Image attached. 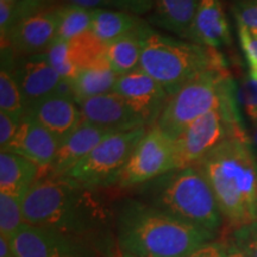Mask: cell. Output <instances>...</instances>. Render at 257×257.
Returning <instances> with one entry per match:
<instances>
[{
	"label": "cell",
	"mask_w": 257,
	"mask_h": 257,
	"mask_svg": "<svg viewBox=\"0 0 257 257\" xmlns=\"http://www.w3.org/2000/svg\"><path fill=\"white\" fill-rule=\"evenodd\" d=\"M232 10L237 24L257 34V0H238Z\"/></svg>",
	"instance_id": "obj_30"
},
{
	"label": "cell",
	"mask_w": 257,
	"mask_h": 257,
	"mask_svg": "<svg viewBox=\"0 0 257 257\" xmlns=\"http://www.w3.org/2000/svg\"><path fill=\"white\" fill-rule=\"evenodd\" d=\"M233 96L234 85L226 68L207 70L169 96L156 125L175 140L193 121Z\"/></svg>",
	"instance_id": "obj_6"
},
{
	"label": "cell",
	"mask_w": 257,
	"mask_h": 257,
	"mask_svg": "<svg viewBox=\"0 0 257 257\" xmlns=\"http://www.w3.org/2000/svg\"><path fill=\"white\" fill-rule=\"evenodd\" d=\"M251 76H253V78H256V79H257V73L255 74V75H251Z\"/></svg>",
	"instance_id": "obj_39"
},
{
	"label": "cell",
	"mask_w": 257,
	"mask_h": 257,
	"mask_svg": "<svg viewBox=\"0 0 257 257\" xmlns=\"http://www.w3.org/2000/svg\"><path fill=\"white\" fill-rule=\"evenodd\" d=\"M14 53L10 49H2V69H0V112L12 114L23 119L27 114L23 94L15 76Z\"/></svg>",
	"instance_id": "obj_24"
},
{
	"label": "cell",
	"mask_w": 257,
	"mask_h": 257,
	"mask_svg": "<svg viewBox=\"0 0 257 257\" xmlns=\"http://www.w3.org/2000/svg\"><path fill=\"white\" fill-rule=\"evenodd\" d=\"M147 22L130 34L124 35L105 46L104 57L118 75L140 68L142 57V29Z\"/></svg>",
	"instance_id": "obj_23"
},
{
	"label": "cell",
	"mask_w": 257,
	"mask_h": 257,
	"mask_svg": "<svg viewBox=\"0 0 257 257\" xmlns=\"http://www.w3.org/2000/svg\"><path fill=\"white\" fill-rule=\"evenodd\" d=\"M114 92L123 96L147 127L157 123L169 99L166 89L141 67L118 76Z\"/></svg>",
	"instance_id": "obj_12"
},
{
	"label": "cell",
	"mask_w": 257,
	"mask_h": 257,
	"mask_svg": "<svg viewBox=\"0 0 257 257\" xmlns=\"http://www.w3.org/2000/svg\"><path fill=\"white\" fill-rule=\"evenodd\" d=\"M82 121L98 126L107 133H123L147 127L140 115L135 113L123 96L111 92L79 102Z\"/></svg>",
	"instance_id": "obj_13"
},
{
	"label": "cell",
	"mask_w": 257,
	"mask_h": 257,
	"mask_svg": "<svg viewBox=\"0 0 257 257\" xmlns=\"http://www.w3.org/2000/svg\"><path fill=\"white\" fill-rule=\"evenodd\" d=\"M148 184L149 205L211 232L220 227L224 218L216 195L197 166L172 170Z\"/></svg>",
	"instance_id": "obj_5"
},
{
	"label": "cell",
	"mask_w": 257,
	"mask_h": 257,
	"mask_svg": "<svg viewBox=\"0 0 257 257\" xmlns=\"http://www.w3.org/2000/svg\"><path fill=\"white\" fill-rule=\"evenodd\" d=\"M68 4H73L76 6L88 10H96V9H107L108 6L114 8V0H64Z\"/></svg>",
	"instance_id": "obj_35"
},
{
	"label": "cell",
	"mask_w": 257,
	"mask_h": 257,
	"mask_svg": "<svg viewBox=\"0 0 257 257\" xmlns=\"http://www.w3.org/2000/svg\"><path fill=\"white\" fill-rule=\"evenodd\" d=\"M8 2H17V0H8Z\"/></svg>",
	"instance_id": "obj_41"
},
{
	"label": "cell",
	"mask_w": 257,
	"mask_h": 257,
	"mask_svg": "<svg viewBox=\"0 0 257 257\" xmlns=\"http://www.w3.org/2000/svg\"><path fill=\"white\" fill-rule=\"evenodd\" d=\"M141 68L173 95L195 76L211 69L226 68L218 50L157 31L149 23L142 29Z\"/></svg>",
	"instance_id": "obj_4"
},
{
	"label": "cell",
	"mask_w": 257,
	"mask_h": 257,
	"mask_svg": "<svg viewBox=\"0 0 257 257\" xmlns=\"http://www.w3.org/2000/svg\"><path fill=\"white\" fill-rule=\"evenodd\" d=\"M172 170H175L174 140L155 124L147 127L115 186L131 188L146 185Z\"/></svg>",
	"instance_id": "obj_10"
},
{
	"label": "cell",
	"mask_w": 257,
	"mask_h": 257,
	"mask_svg": "<svg viewBox=\"0 0 257 257\" xmlns=\"http://www.w3.org/2000/svg\"><path fill=\"white\" fill-rule=\"evenodd\" d=\"M200 0H154L149 24L187 40Z\"/></svg>",
	"instance_id": "obj_19"
},
{
	"label": "cell",
	"mask_w": 257,
	"mask_h": 257,
	"mask_svg": "<svg viewBox=\"0 0 257 257\" xmlns=\"http://www.w3.org/2000/svg\"><path fill=\"white\" fill-rule=\"evenodd\" d=\"M0 257H16L10 243L4 238H0Z\"/></svg>",
	"instance_id": "obj_36"
},
{
	"label": "cell",
	"mask_w": 257,
	"mask_h": 257,
	"mask_svg": "<svg viewBox=\"0 0 257 257\" xmlns=\"http://www.w3.org/2000/svg\"><path fill=\"white\" fill-rule=\"evenodd\" d=\"M40 55L48 61V63L60 74L62 79H73L81 70L76 62L70 42L55 40V42Z\"/></svg>",
	"instance_id": "obj_27"
},
{
	"label": "cell",
	"mask_w": 257,
	"mask_h": 257,
	"mask_svg": "<svg viewBox=\"0 0 257 257\" xmlns=\"http://www.w3.org/2000/svg\"><path fill=\"white\" fill-rule=\"evenodd\" d=\"M117 231L120 250L131 257H186L216 236L135 199L120 205Z\"/></svg>",
	"instance_id": "obj_2"
},
{
	"label": "cell",
	"mask_w": 257,
	"mask_h": 257,
	"mask_svg": "<svg viewBox=\"0 0 257 257\" xmlns=\"http://www.w3.org/2000/svg\"><path fill=\"white\" fill-rule=\"evenodd\" d=\"M240 99H242L244 110L251 121H257V79L249 75L243 82L240 88Z\"/></svg>",
	"instance_id": "obj_31"
},
{
	"label": "cell",
	"mask_w": 257,
	"mask_h": 257,
	"mask_svg": "<svg viewBox=\"0 0 257 257\" xmlns=\"http://www.w3.org/2000/svg\"><path fill=\"white\" fill-rule=\"evenodd\" d=\"M153 5L154 0H114V8L136 16H143L152 12Z\"/></svg>",
	"instance_id": "obj_33"
},
{
	"label": "cell",
	"mask_w": 257,
	"mask_h": 257,
	"mask_svg": "<svg viewBox=\"0 0 257 257\" xmlns=\"http://www.w3.org/2000/svg\"><path fill=\"white\" fill-rule=\"evenodd\" d=\"M252 147L257 150V121H252V138H251Z\"/></svg>",
	"instance_id": "obj_37"
},
{
	"label": "cell",
	"mask_w": 257,
	"mask_h": 257,
	"mask_svg": "<svg viewBox=\"0 0 257 257\" xmlns=\"http://www.w3.org/2000/svg\"><path fill=\"white\" fill-rule=\"evenodd\" d=\"M14 72L23 94L27 113L38 102L53 95L62 81L60 74L41 55L21 57L15 63Z\"/></svg>",
	"instance_id": "obj_15"
},
{
	"label": "cell",
	"mask_w": 257,
	"mask_h": 257,
	"mask_svg": "<svg viewBox=\"0 0 257 257\" xmlns=\"http://www.w3.org/2000/svg\"><path fill=\"white\" fill-rule=\"evenodd\" d=\"M230 257H248L245 256L244 253H242L240 251H238L236 248H233L232 245L230 246Z\"/></svg>",
	"instance_id": "obj_38"
},
{
	"label": "cell",
	"mask_w": 257,
	"mask_h": 257,
	"mask_svg": "<svg viewBox=\"0 0 257 257\" xmlns=\"http://www.w3.org/2000/svg\"><path fill=\"white\" fill-rule=\"evenodd\" d=\"M108 134L100 127L82 121L61 141L55 159L44 175L66 176Z\"/></svg>",
	"instance_id": "obj_17"
},
{
	"label": "cell",
	"mask_w": 257,
	"mask_h": 257,
	"mask_svg": "<svg viewBox=\"0 0 257 257\" xmlns=\"http://www.w3.org/2000/svg\"><path fill=\"white\" fill-rule=\"evenodd\" d=\"M146 130L147 127H138L108 134L66 176L88 188L115 186Z\"/></svg>",
	"instance_id": "obj_9"
},
{
	"label": "cell",
	"mask_w": 257,
	"mask_h": 257,
	"mask_svg": "<svg viewBox=\"0 0 257 257\" xmlns=\"http://www.w3.org/2000/svg\"><path fill=\"white\" fill-rule=\"evenodd\" d=\"M144 22L140 16L123 10H93L91 34L102 44H108L124 35L130 34Z\"/></svg>",
	"instance_id": "obj_22"
},
{
	"label": "cell",
	"mask_w": 257,
	"mask_h": 257,
	"mask_svg": "<svg viewBox=\"0 0 257 257\" xmlns=\"http://www.w3.org/2000/svg\"><path fill=\"white\" fill-rule=\"evenodd\" d=\"M221 216L234 229L257 223V157L246 134L232 136L198 163Z\"/></svg>",
	"instance_id": "obj_3"
},
{
	"label": "cell",
	"mask_w": 257,
	"mask_h": 257,
	"mask_svg": "<svg viewBox=\"0 0 257 257\" xmlns=\"http://www.w3.org/2000/svg\"><path fill=\"white\" fill-rule=\"evenodd\" d=\"M60 140L37 120L25 114L9 146L2 152H11L32 161L41 169V176L49 170L55 159Z\"/></svg>",
	"instance_id": "obj_14"
},
{
	"label": "cell",
	"mask_w": 257,
	"mask_h": 257,
	"mask_svg": "<svg viewBox=\"0 0 257 257\" xmlns=\"http://www.w3.org/2000/svg\"><path fill=\"white\" fill-rule=\"evenodd\" d=\"M21 120L15 115L0 112V149L3 150L9 146L17 133Z\"/></svg>",
	"instance_id": "obj_32"
},
{
	"label": "cell",
	"mask_w": 257,
	"mask_h": 257,
	"mask_svg": "<svg viewBox=\"0 0 257 257\" xmlns=\"http://www.w3.org/2000/svg\"><path fill=\"white\" fill-rule=\"evenodd\" d=\"M37 165L18 154L0 153V192L23 198L40 179Z\"/></svg>",
	"instance_id": "obj_20"
},
{
	"label": "cell",
	"mask_w": 257,
	"mask_h": 257,
	"mask_svg": "<svg viewBox=\"0 0 257 257\" xmlns=\"http://www.w3.org/2000/svg\"><path fill=\"white\" fill-rule=\"evenodd\" d=\"M186 257H230V246L220 242H208Z\"/></svg>",
	"instance_id": "obj_34"
},
{
	"label": "cell",
	"mask_w": 257,
	"mask_h": 257,
	"mask_svg": "<svg viewBox=\"0 0 257 257\" xmlns=\"http://www.w3.org/2000/svg\"><path fill=\"white\" fill-rule=\"evenodd\" d=\"M27 114L55 135L60 143L82 123L79 105L72 98L57 94L38 102Z\"/></svg>",
	"instance_id": "obj_18"
},
{
	"label": "cell",
	"mask_w": 257,
	"mask_h": 257,
	"mask_svg": "<svg viewBox=\"0 0 257 257\" xmlns=\"http://www.w3.org/2000/svg\"><path fill=\"white\" fill-rule=\"evenodd\" d=\"M123 257H131V256H128V255H124V253H123Z\"/></svg>",
	"instance_id": "obj_40"
},
{
	"label": "cell",
	"mask_w": 257,
	"mask_h": 257,
	"mask_svg": "<svg viewBox=\"0 0 257 257\" xmlns=\"http://www.w3.org/2000/svg\"><path fill=\"white\" fill-rule=\"evenodd\" d=\"M233 248L248 257H257V223L234 230Z\"/></svg>",
	"instance_id": "obj_28"
},
{
	"label": "cell",
	"mask_w": 257,
	"mask_h": 257,
	"mask_svg": "<svg viewBox=\"0 0 257 257\" xmlns=\"http://www.w3.org/2000/svg\"><path fill=\"white\" fill-rule=\"evenodd\" d=\"M93 10L66 3L60 12L56 40L70 42L91 32Z\"/></svg>",
	"instance_id": "obj_25"
},
{
	"label": "cell",
	"mask_w": 257,
	"mask_h": 257,
	"mask_svg": "<svg viewBox=\"0 0 257 257\" xmlns=\"http://www.w3.org/2000/svg\"><path fill=\"white\" fill-rule=\"evenodd\" d=\"M237 30H238L240 46L248 61L250 75H255L257 73V34L242 24H237Z\"/></svg>",
	"instance_id": "obj_29"
},
{
	"label": "cell",
	"mask_w": 257,
	"mask_h": 257,
	"mask_svg": "<svg viewBox=\"0 0 257 257\" xmlns=\"http://www.w3.org/2000/svg\"><path fill=\"white\" fill-rule=\"evenodd\" d=\"M118 76L119 75L106 62L105 57L85 67L70 79L74 100L79 104L94 96L114 92Z\"/></svg>",
	"instance_id": "obj_21"
},
{
	"label": "cell",
	"mask_w": 257,
	"mask_h": 257,
	"mask_svg": "<svg viewBox=\"0 0 257 257\" xmlns=\"http://www.w3.org/2000/svg\"><path fill=\"white\" fill-rule=\"evenodd\" d=\"M24 223L23 198L0 192V238L10 242Z\"/></svg>",
	"instance_id": "obj_26"
},
{
	"label": "cell",
	"mask_w": 257,
	"mask_h": 257,
	"mask_svg": "<svg viewBox=\"0 0 257 257\" xmlns=\"http://www.w3.org/2000/svg\"><path fill=\"white\" fill-rule=\"evenodd\" d=\"M246 134L240 124L236 96L202 115L174 140L175 169L197 166L227 138Z\"/></svg>",
	"instance_id": "obj_7"
},
{
	"label": "cell",
	"mask_w": 257,
	"mask_h": 257,
	"mask_svg": "<svg viewBox=\"0 0 257 257\" xmlns=\"http://www.w3.org/2000/svg\"><path fill=\"white\" fill-rule=\"evenodd\" d=\"M9 243L16 257H94L83 240L28 223Z\"/></svg>",
	"instance_id": "obj_11"
},
{
	"label": "cell",
	"mask_w": 257,
	"mask_h": 257,
	"mask_svg": "<svg viewBox=\"0 0 257 257\" xmlns=\"http://www.w3.org/2000/svg\"><path fill=\"white\" fill-rule=\"evenodd\" d=\"M187 41L214 50L230 46V23L220 0H200Z\"/></svg>",
	"instance_id": "obj_16"
},
{
	"label": "cell",
	"mask_w": 257,
	"mask_h": 257,
	"mask_svg": "<svg viewBox=\"0 0 257 257\" xmlns=\"http://www.w3.org/2000/svg\"><path fill=\"white\" fill-rule=\"evenodd\" d=\"M24 221L80 240L96 234L108 220V211L94 188L68 176L43 175L23 199Z\"/></svg>",
	"instance_id": "obj_1"
},
{
	"label": "cell",
	"mask_w": 257,
	"mask_h": 257,
	"mask_svg": "<svg viewBox=\"0 0 257 257\" xmlns=\"http://www.w3.org/2000/svg\"><path fill=\"white\" fill-rule=\"evenodd\" d=\"M64 0H17L6 46L14 55L28 57L44 53L56 40Z\"/></svg>",
	"instance_id": "obj_8"
}]
</instances>
